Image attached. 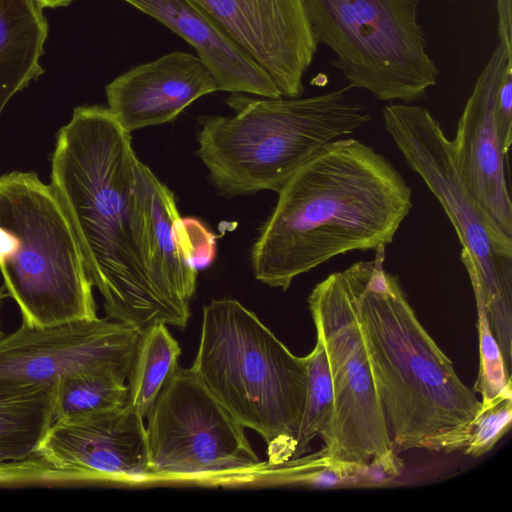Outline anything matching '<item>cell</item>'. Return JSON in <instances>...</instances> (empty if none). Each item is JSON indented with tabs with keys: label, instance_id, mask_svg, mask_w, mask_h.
Masks as SVG:
<instances>
[{
	"label": "cell",
	"instance_id": "12",
	"mask_svg": "<svg viewBox=\"0 0 512 512\" xmlns=\"http://www.w3.org/2000/svg\"><path fill=\"white\" fill-rule=\"evenodd\" d=\"M39 452L54 483L152 482L144 418L128 406L56 419Z\"/></svg>",
	"mask_w": 512,
	"mask_h": 512
},
{
	"label": "cell",
	"instance_id": "22",
	"mask_svg": "<svg viewBox=\"0 0 512 512\" xmlns=\"http://www.w3.org/2000/svg\"><path fill=\"white\" fill-rule=\"evenodd\" d=\"M267 464V463H266ZM309 486L319 489L371 487L368 466L341 461L322 449L311 454L268 466L259 481Z\"/></svg>",
	"mask_w": 512,
	"mask_h": 512
},
{
	"label": "cell",
	"instance_id": "6",
	"mask_svg": "<svg viewBox=\"0 0 512 512\" xmlns=\"http://www.w3.org/2000/svg\"><path fill=\"white\" fill-rule=\"evenodd\" d=\"M0 273L28 327L98 317L69 219L35 172L0 174Z\"/></svg>",
	"mask_w": 512,
	"mask_h": 512
},
{
	"label": "cell",
	"instance_id": "25",
	"mask_svg": "<svg viewBox=\"0 0 512 512\" xmlns=\"http://www.w3.org/2000/svg\"><path fill=\"white\" fill-rule=\"evenodd\" d=\"M512 423V385L486 403H481L463 452L477 458L489 452Z\"/></svg>",
	"mask_w": 512,
	"mask_h": 512
},
{
	"label": "cell",
	"instance_id": "29",
	"mask_svg": "<svg viewBox=\"0 0 512 512\" xmlns=\"http://www.w3.org/2000/svg\"><path fill=\"white\" fill-rule=\"evenodd\" d=\"M74 0H38L42 8H56L66 6Z\"/></svg>",
	"mask_w": 512,
	"mask_h": 512
},
{
	"label": "cell",
	"instance_id": "3",
	"mask_svg": "<svg viewBox=\"0 0 512 512\" xmlns=\"http://www.w3.org/2000/svg\"><path fill=\"white\" fill-rule=\"evenodd\" d=\"M386 248L344 269L392 449L463 450L481 406L420 323Z\"/></svg>",
	"mask_w": 512,
	"mask_h": 512
},
{
	"label": "cell",
	"instance_id": "17",
	"mask_svg": "<svg viewBox=\"0 0 512 512\" xmlns=\"http://www.w3.org/2000/svg\"><path fill=\"white\" fill-rule=\"evenodd\" d=\"M56 381L0 382V484L54 483L39 446L55 421Z\"/></svg>",
	"mask_w": 512,
	"mask_h": 512
},
{
	"label": "cell",
	"instance_id": "31",
	"mask_svg": "<svg viewBox=\"0 0 512 512\" xmlns=\"http://www.w3.org/2000/svg\"><path fill=\"white\" fill-rule=\"evenodd\" d=\"M2 336H3V333H2V331H1V329H0V338H1Z\"/></svg>",
	"mask_w": 512,
	"mask_h": 512
},
{
	"label": "cell",
	"instance_id": "9",
	"mask_svg": "<svg viewBox=\"0 0 512 512\" xmlns=\"http://www.w3.org/2000/svg\"><path fill=\"white\" fill-rule=\"evenodd\" d=\"M152 482L237 484L266 468L243 427L191 368L178 366L146 415Z\"/></svg>",
	"mask_w": 512,
	"mask_h": 512
},
{
	"label": "cell",
	"instance_id": "10",
	"mask_svg": "<svg viewBox=\"0 0 512 512\" xmlns=\"http://www.w3.org/2000/svg\"><path fill=\"white\" fill-rule=\"evenodd\" d=\"M308 306L324 343L333 386V417L322 450L334 459L366 465L393 449L345 271L318 283Z\"/></svg>",
	"mask_w": 512,
	"mask_h": 512
},
{
	"label": "cell",
	"instance_id": "15",
	"mask_svg": "<svg viewBox=\"0 0 512 512\" xmlns=\"http://www.w3.org/2000/svg\"><path fill=\"white\" fill-rule=\"evenodd\" d=\"M215 91L217 83L198 56L174 51L110 82L107 108L130 133L170 122L195 100Z\"/></svg>",
	"mask_w": 512,
	"mask_h": 512
},
{
	"label": "cell",
	"instance_id": "5",
	"mask_svg": "<svg viewBox=\"0 0 512 512\" xmlns=\"http://www.w3.org/2000/svg\"><path fill=\"white\" fill-rule=\"evenodd\" d=\"M190 368L243 427L261 436L268 466L291 459L306 397L305 357L294 355L254 312L225 298L204 306Z\"/></svg>",
	"mask_w": 512,
	"mask_h": 512
},
{
	"label": "cell",
	"instance_id": "2",
	"mask_svg": "<svg viewBox=\"0 0 512 512\" xmlns=\"http://www.w3.org/2000/svg\"><path fill=\"white\" fill-rule=\"evenodd\" d=\"M277 193L251 263L257 280L283 291L335 256L386 248L412 208L400 172L353 138L326 144Z\"/></svg>",
	"mask_w": 512,
	"mask_h": 512
},
{
	"label": "cell",
	"instance_id": "20",
	"mask_svg": "<svg viewBox=\"0 0 512 512\" xmlns=\"http://www.w3.org/2000/svg\"><path fill=\"white\" fill-rule=\"evenodd\" d=\"M180 354V345L167 325L155 324L141 333L127 379V406L140 417H146L178 368Z\"/></svg>",
	"mask_w": 512,
	"mask_h": 512
},
{
	"label": "cell",
	"instance_id": "11",
	"mask_svg": "<svg viewBox=\"0 0 512 512\" xmlns=\"http://www.w3.org/2000/svg\"><path fill=\"white\" fill-rule=\"evenodd\" d=\"M141 332L109 318L20 327L0 338V382L43 384L84 371L128 379Z\"/></svg>",
	"mask_w": 512,
	"mask_h": 512
},
{
	"label": "cell",
	"instance_id": "26",
	"mask_svg": "<svg viewBox=\"0 0 512 512\" xmlns=\"http://www.w3.org/2000/svg\"><path fill=\"white\" fill-rule=\"evenodd\" d=\"M183 246L193 266L198 269L208 267L216 253L215 236L195 218H182Z\"/></svg>",
	"mask_w": 512,
	"mask_h": 512
},
{
	"label": "cell",
	"instance_id": "14",
	"mask_svg": "<svg viewBox=\"0 0 512 512\" xmlns=\"http://www.w3.org/2000/svg\"><path fill=\"white\" fill-rule=\"evenodd\" d=\"M512 49L498 42L478 76L451 142L458 176L488 217L512 238V202L506 177V159L498 137L494 104Z\"/></svg>",
	"mask_w": 512,
	"mask_h": 512
},
{
	"label": "cell",
	"instance_id": "24",
	"mask_svg": "<svg viewBox=\"0 0 512 512\" xmlns=\"http://www.w3.org/2000/svg\"><path fill=\"white\" fill-rule=\"evenodd\" d=\"M476 300L479 338V370L473 391L486 403L512 385L511 372L490 328L483 303Z\"/></svg>",
	"mask_w": 512,
	"mask_h": 512
},
{
	"label": "cell",
	"instance_id": "7",
	"mask_svg": "<svg viewBox=\"0 0 512 512\" xmlns=\"http://www.w3.org/2000/svg\"><path fill=\"white\" fill-rule=\"evenodd\" d=\"M382 113L385 129L407 165L421 177L452 223L475 299L483 303L511 370L512 238L495 225L461 182L450 139L427 108L392 103Z\"/></svg>",
	"mask_w": 512,
	"mask_h": 512
},
{
	"label": "cell",
	"instance_id": "4",
	"mask_svg": "<svg viewBox=\"0 0 512 512\" xmlns=\"http://www.w3.org/2000/svg\"><path fill=\"white\" fill-rule=\"evenodd\" d=\"M349 88L306 98L232 93L234 115L199 119L197 154L215 187L230 196L278 192L326 144L371 120Z\"/></svg>",
	"mask_w": 512,
	"mask_h": 512
},
{
	"label": "cell",
	"instance_id": "16",
	"mask_svg": "<svg viewBox=\"0 0 512 512\" xmlns=\"http://www.w3.org/2000/svg\"><path fill=\"white\" fill-rule=\"evenodd\" d=\"M187 41L214 77L218 90L282 97L270 75L192 0H124Z\"/></svg>",
	"mask_w": 512,
	"mask_h": 512
},
{
	"label": "cell",
	"instance_id": "13",
	"mask_svg": "<svg viewBox=\"0 0 512 512\" xmlns=\"http://www.w3.org/2000/svg\"><path fill=\"white\" fill-rule=\"evenodd\" d=\"M192 1L270 75L282 97H301L318 45L302 0Z\"/></svg>",
	"mask_w": 512,
	"mask_h": 512
},
{
	"label": "cell",
	"instance_id": "1",
	"mask_svg": "<svg viewBox=\"0 0 512 512\" xmlns=\"http://www.w3.org/2000/svg\"><path fill=\"white\" fill-rule=\"evenodd\" d=\"M131 136L103 106L74 109L51 158V187L75 233L107 318L141 333L155 324L185 328L191 313L160 289L147 265L139 168Z\"/></svg>",
	"mask_w": 512,
	"mask_h": 512
},
{
	"label": "cell",
	"instance_id": "21",
	"mask_svg": "<svg viewBox=\"0 0 512 512\" xmlns=\"http://www.w3.org/2000/svg\"><path fill=\"white\" fill-rule=\"evenodd\" d=\"M128 403L126 379L107 371H84L56 380L55 420L122 408Z\"/></svg>",
	"mask_w": 512,
	"mask_h": 512
},
{
	"label": "cell",
	"instance_id": "23",
	"mask_svg": "<svg viewBox=\"0 0 512 512\" xmlns=\"http://www.w3.org/2000/svg\"><path fill=\"white\" fill-rule=\"evenodd\" d=\"M307 365V389L304 410L292 458L310 451L313 439H321L327 433L334 411V397L329 364L320 335L317 334L314 349L305 356Z\"/></svg>",
	"mask_w": 512,
	"mask_h": 512
},
{
	"label": "cell",
	"instance_id": "19",
	"mask_svg": "<svg viewBox=\"0 0 512 512\" xmlns=\"http://www.w3.org/2000/svg\"><path fill=\"white\" fill-rule=\"evenodd\" d=\"M48 23L38 0H0V116L43 72Z\"/></svg>",
	"mask_w": 512,
	"mask_h": 512
},
{
	"label": "cell",
	"instance_id": "18",
	"mask_svg": "<svg viewBox=\"0 0 512 512\" xmlns=\"http://www.w3.org/2000/svg\"><path fill=\"white\" fill-rule=\"evenodd\" d=\"M139 204L144 253L149 270L164 294L190 312L197 270L183 246V223L172 191L142 162Z\"/></svg>",
	"mask_w": 512,
	"mask_h": 512
},
{
	"label": "cell",
	"instance_id": "27",
	"mask_svg": "<svg viewBox=\"0 0 512 512\" xmlns=\"http://www.w3.org/2000/svg\"><path fill=\"white\" fill-rule=\"evenodd\" d=\"M494 118L503 150L508 154L512 142V65L506 69L497 89Z\"/></svg>",
	"mask_w": 512,
	"mask_h": 512
},
{
	"label": "cell",
	"instance_id": "8",
	"mask_svg": "<svg viewBox=\"0 0 512 512\" xmlns=\"http://www.w3.org/2000/svg\"><path fill=\"white\" fill-rule=\"evenodd\" d=\"M317 43L350 88L380 101L424 99L439 70L418 21L420 0H302Z\"/></svg>",
	"mask_w": 512,
	"mask_h": 512
},
{
	"label": "cell",
	"instance_id": "30",
	"mask_svg": "<svg viewBox=\"0 0 512 512\" xmlns=\"http://www.w3.org/2000/svg\"><path fill=\"white\" fill-rule=\"evenodd\" d=\"M6 296H7V294L2 289H0V306H1V303H2L3 299Z\"/></svg>",
	"mask_w": 512,
	"mask_h": 512
},
{
	"label": "cell",
	"instance_id": "28",
	"mask_svg": "<svg viewBox=\"0 0 512 512\" xmlns=\"http://www.w3.org/2000/svg\"><path fill=\"white\" fill-rule=\"evenodd\" d=\"M499 42L512 49V0H497Z\"/></svg>",
	"mask_w": 512,
	"mask_h": 512
}]
</instances>
